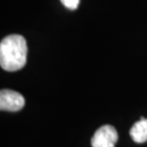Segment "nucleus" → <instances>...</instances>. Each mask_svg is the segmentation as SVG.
<instances>
[{"label": "nucleus", "mask_w": 147, "mask_h": 147, "mask_svg": "<svg viewBox=\"0 0 147 147\" xmlns=\"http://www.w3.org/2000/svg\"><path fill=\"white\" fill-rule=\"evenodd\" d=\"M132 140L137 143L147 142V119L140 117L139 121L134 123L129 132Z\"/></svg>", "instance_id": "4"}, {"label": "nucleus", "mask_w": 147, "mask_h": 147, "mask_svg": "<svg viewBox=\"0 0 147 147\" xmlns=\"http://www.w3.org/2000/svg\"><path fill=\"white\" fill-rule=\"evenodd\" d=\"M28 47L25 38L20 34H11L0 43V65L8 72L22 69L27 61Z\"/></svg>", "instance_id": "1"}, {"label": "nucleus", "mask_w": 147, "mask_h": 147, "mask_svg": "<svg viewBox=\"0 0 147 147\" xmlns=\"http://www.w3.org/2000/svg\"><path fill=\"white\" fill-rule=\"evenodd\" d=\"M61 3L70 10H76L79 4V0H60Z\"/></svg>", "instance_id": "5"}, {"label": "nucleus", "mask_w": 147, "mask_h": 147, "mask_svg": "<svg viewBox=\"0 0 147 147\" xmlns=\"http://www.w3.org/2000/svg\"><path fill=\"white\" fill-rule=\"evenodd\" d=\"M119 140L116 128L112 125H103L98 128L91 140L92 147H115Z\"/></svg>", "instance_id": "2"}, {"label": "nucleus", "mask_w": 147, "mask_h": 147, "mask_svg": "<svg viewBox=\"0 0 147 147\" xmlns=\"http://www.w3.org/2000/svg\"><path fill=\"white\" fill-rule=\"evenodd\" d=\"M25 105V98L21 94L13 90L4 89L0 92V109L2 111L17 112Z\"/></svg>", "instance_id": "3"}]
</instances>
